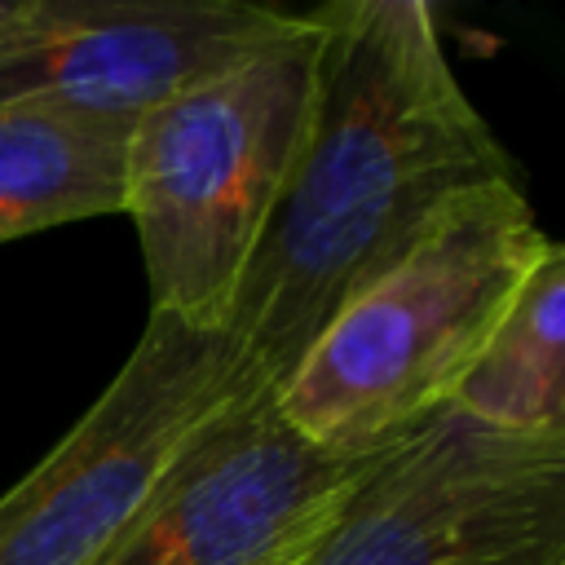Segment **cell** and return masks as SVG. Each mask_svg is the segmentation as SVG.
Returning <instances> with one entry per match:
<instances>
[{
    "label": "cell",
    "instance_id": "1",
    "mask_svg": "<svg viewBox=\"0 0 565 565\" xmlns=\"http://www.w3.org/2000/svg\"><path fill=\"white\" fill-rule=\"evenodd\" d=\"M313 18L305 132L225 322L269 384L455 194L512 177L424 0H340Z\"/></svg>",
    "mask_w": 565,
    "mask_h": 565
},
{
    "label": "cell",
    "instance_id": "2",
    "mask_svg": "<svg viewBox=\"0 0 565 565\" xmlns=\"http://www.w3.org/2000/svg\"><path fill=\"white\" fill-rule=\"evenodd\" d=\"M547 247L516 177L455 194L322 327L278 384V411L340 455H380L415 437L450 406Z\"/></svg>",
    "mask_w": 565,
    "mask_h": 565
},
{
    "label": "cell",
    "instance_id": "3",
    "mask_svg": "<svg viewBox=\"0 0 565 565\" xmlns=\"http://www.w3.org/2000/svg\"><path fill=\"white\" fill-rule=\"evenodd\" d=\"M318 18L132 119L124 216L137 230L150 313L225 331L238 278L296 159Z\"/></svg>",
    "mask_w": 565,
    "mask_h": 565
},
{
    "label": "cell",
    "instance_id": "4",
    "mask_svg": "<svg viewBox=\"0 0 565 565\" xmlns=\"http://www.w3.org/2000/svg\"><path fill=\"white\" fill-rule=\"evenodd\" d=\"M252 380L260 375L230 331L150 313L97 402L0 494V565H97L203 424Z\"/></svg>",
    "mask_w": 565,
    "mask_h": 565
},
{
    "label": "cell",
    "instance_id": "5",
    "mask_svg": "<svg viewBox=\"0 0 565 565\" xmlns=\"http://www.w3.org/2000/svg\"><path fill=\"white\" fill-rule=\"evenodd\" d=\"M300 565H565V433L441 411L349 494Z\"/></svg>",
    "mask_w": 565,
    "mask_h": 565
},
{
    "label": "cell",
    "instance_id": "6",
    "mask_svg": "<svg viewBox=\"0 0 565 565\" xmlns=\"http://www.w3.org/2000/svg\"><path fill=\"white\" fill-rule=\"evenodd\" d=\"M388 450L313 446L278 411V384L252 380L203 424L97 565H300Z\"/></svg>",
    "mask_w": 565,
    "mask_h": 565
},
{
    "label": "cell",
    "instance_id": "7",
    "mask_svg": "<svg viewBox=\"0 0 565 565\" xmlns=\"http://www.w3.org/2000/svg\"><path fill=\"white\" fill-rule=\"evenodd\" d=\"M296 18L230 0H31L0 31V106L141 119L274 44Z\"/></svg>",
    "mask_w": 565,
    "mask_h": 565
},
{
    "label": "cell",
    "instance_id": "8",
    "mask_svg": "<svg viewBox=\"0 0 565 565\" xmlns=\"http://www.w3.org/2000/svg\"><path fill=\"white\" fill-rule=\"evenodd\" d=\"M132 119L0 106V243L115 216Z\"/></svg>",
    "mask_w": 565,
    "mask_h": 565
},
{
    "label": "cell",
    "instance_id": "9",
    "mask_svg": "<svg viewBox=\"0 0 565 565\" xmlns=\"http://www.w3.org/2000/svg\"><path fill=\"white\" fill-rule=\"evenodd\" d=\"M446 411L508 437L565 433V252L556 243L521 282Z\"/></svg>",
    "mask_w": 565,
    "mask_h": 565
},
{
    "label": "cell",
    "instance_id": "10",
    "mask_svg": "<svg viewBox=\"0 0 565 565\" xmlns=\"http://www.w3.org/2000/svg\"><path fill=\"white\" fill-rule=\"evenodd\" d=\"M31 0H0V31H13L22 18H26Z\"/></svg>",
    "mask_w": 565,
    "mask_h": 565
}]
</instances>
